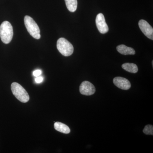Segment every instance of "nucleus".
<instances>
[{
	"label": "nucleus",
	"mask_w": 153,
	"mask_h": 153,
	"mask_svg": "<svg viewBox=\"0 0 153 153\" xmlns=\"http://www.w3.org/2000/svg\"><path fill=\"white\" fill-rule=\"evenodd\" d=\"M13 36V26L7 21H4L0 26V37L3 43L5 44L10 43Z\"/></svg>",
	"instance_id": "f257e3e1"
},
{
	"label": "nucleus",
	"mask_w": 153,
	"mask_h": 153,
	"mask_svg": "<svg viewBox=\"0 0 153 153\" xmlns=\"http://www.w3.org/2000/svg\"><path fill=\"white\" fill-rule=\"evenodd\" d=\"M11 88L13 94L19 101L24 103L29 101L30 96L27 92L19 83L13 82Z\"/></svg>",
	"instance_id": "f03ea898"
},
{
	"label": "nucleus",
	"mask_w": 153,
	"mask_h": 153,
	"mask_svg": "<svg viewBox=\"0 0 153 153\" xmlns=\"http://www.w3.org/2000/svg\"><path fill=\"white\" fill-rule=\"evenodd\" d=\"M24 21L26 27L30 35L36 39H40L41 38L40 29L33 18L26 16L25 17Z\"/></svg>",
	"instance_id": "7ed1b4c3"
},
{
	"label": "nucleus",
	"mask_w": 153,
	"mask_h": 153,
	"mask_svg": "<svg viewBox=\"0 0 153 153\" xmlns=\"http://www.w3.org/2000/svg\"><path fill=\"white\" fill-rule=\"evenodd\" d=\"M57 47L59 52L64 56H70L74 52L72 44L65 38H61L57 40Z\"/></svg>",
	"instance_id": "20e7f679"
},
{
	"label": "nucleus",
	"mask_w": 153,
	"mask_h": 153,
	"mask_svg": "<svg viewBox=\"0 0 153 153\" xmlns=\"http://www.w3.org/2000/svg\"><path fill=\"white\" fill-rule=\"evenodd\" d=\"M96 24L100 33L105 34L108 31V27L105 22L104 15L99 13L96 18Z\"/></svg>",
	"instance_id": "39448f33"
},
{
	"label": "nucleus",
	"mask_w": 153,
	"mask_h": 153,
	"mask_svg": "<svg viewBox=\"0 0 153 153\" xmlns=\"http://www.w3.org/2000/svg\"><path fill=\"white\" fill-rule=\"evenodd\" d=\"M95 91L94 85L89 81H83L79 86V91L82 95H91L94 94Z\"/></svg>",
	"instance_id": "423d86ee"
},
{
	"label": "nucleus",
	"mask_w": 153,
	"mask_h": 153,
	"mask_svg": "<svg viewBox=\"0 0 153 153\" xmlns=\"http://www.w3.org/2000/svg\"><path fill=\"white\" fill-rule=\"evenodd\" d=\"M139 27L143 33L152 40H153V29L148 22L144 20H140L139 22Z\"/></svg>",
	"instance_id": "0eeeda50"
},
{
	"label": "nucleus",
	"mask_w": 153,
	"mask_h": 153,
	"mask_svg": "<svg viewBox=\"0 0 153 153\" xmlns=\"http://www.w3.org/2000/svg\"><path fill=\"white\" fill-rule=\"evenodd\" d=\"M113 82L116 86L123 90H128L131 87V84L128 79L124 77L117 76L113 79Z\"/></svg>",
	"instance_id": "6e6552de"
},
{
	"label": "nucleus",
	"mask_w": 153,
	"mask_h": 153,
	"mask_svg": "<svg viewBox=\"0 0 153 153\" xmlns=\"http://www.w3.org/2000/svg\"><path fill=\"white\" fill-rule=\"evenodd\" d=\"M118 52L123 55H134L135 54L134 49L124 45H120L116 48Z\"/></svg>",
	"instance_id": "1a4fd4ad"
},
{
	"label": "nucleus",
	"mask_w": 153,
	"mask_h": 153,
	"mask_svg": "<svg viewBox=\"0 0 153 153\" xmlns=\"http://www.w3.org/2000/svg\"><path fill=\"white\" fill-rule=\"evenodd\" d=\"M54 128L57 131L63 133L68 134L70 132V129L68 126L62 123L57 122L54 124Z\"/></svg>",
	"instance_id": "9d476101"
},
{
	"label": "nucleus",
	"mask_w": 153,
	"mask_h": 153,
	"mask_svg": "<svg viewBox=\"0 0 153 153\" xmlns=\"http://www.w3.org/2000/svg\"><path fill=\"white\" fill-rule=\"evenodd\" d=\"M122 67L126 71L131 73H136L138 71L137 66L134 63H124L122 65Z\"/></svg>",
	"instance_id": "9b49d317"
},
{
	"label": "nucleus",
	"mask_w": 153,
	"mask_h": 153,
	"mask_svg": "<svg viewBox=\"0 0 153 153\" xmlns=\"http://www.w3.org/2000/svg\"><path fill=\"white\" fill-rule=\"evenodd\" d=\"M66 7L68 10L71 12H74L77 7V0H65Z\"/></svg>",
	"instance_id": "f8f14e48"
},
{
	"label": "nucleus",
	"mask_w": 153,
	"mask_h": 153,
	"mask_svg": "<svg viewBox=\"0 0 153 153\" xmlns=\"http://www.w3.org/2000/svg\"><path fill=\"white\" fill-rule=\"evenodd\" d=\"M144 133L147 135H153V126L151 125H147L145 127L143 130Z\"/></svg>",
	"instance_id": "ddd939ff"
},
{
	"label": "nucleus",
	"mask_w": 153,
	"mask_h": 153,
	"mask_svg": "<svg viewBox=\"0 0 153 153\" xmlns=\"http://www.w3.org/2000/svg\"><path fill=\"white\" fill-rule=\"evenodd\" d=\"M41 74H42V71L41 70H39V69L35 70L33 72V75L35 76H36V77L40 76Z\"/></svg>",
	"instance_id": "4468645a"
},
{
	"label": "nucleus",
	"mask_w": 153,
	"mask_h": 153,
	"mask_svg": "<svg viewBox=\"0 0 153 153\" xmlns=\"http://www.w3.org/2000/svg\"><path fill=\"white\" fill-rule=\"evenodd\" d=\"M43 80H44L43 77L40 76H37L35 79V81L37 83H41V82H43Z\"/></svg>",
	"instance_id": "2eb2a0df"
}]
</instances>
